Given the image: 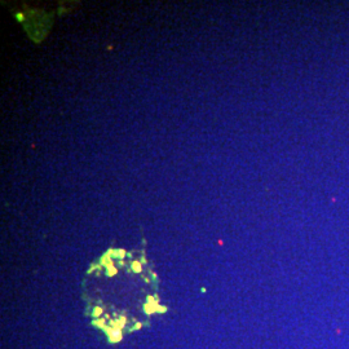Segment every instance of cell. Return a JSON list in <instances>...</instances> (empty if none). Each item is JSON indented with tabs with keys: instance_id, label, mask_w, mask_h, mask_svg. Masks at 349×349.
Returning a JSON list of instances; mask_svg holds the SVG:
<instances>
[{
	"instance_id": "6da1fadb",
	"label": "cell",
	"mask_w": 349,
	"mask_h": 349,
	"mask_svg": "<svg viewBox=\"0 0 349 349\" xmlns=\"http://www.w3.org/2000/svg\"><path fill=\"white\" fill-rule=\"evenodd\" d=\"M125 322H127V318H125L124 316H122V317H119V319H111L110 326L114 330H122L125 326Z\"/></svg>"
},
{
	"instance_id": "7a4b0ae2",
	"label": "cell",
	"mask_w": 349,
	"mask_h": 349,
	"mask_svg": "<svg viewBox=\"0 0 349 349\" xmlns=\"http://www.w3.org/2000/svg\"><path fill=\"white\" fill-rule=\"evenodd\" d=\"M109 337V341L110 343H119L120 340H122V337H123V334H122V330H114V332L110 335V336H108Z\"/></svg>"
},
{
	"instance_id": "3957f363",
	"label": "cell",
	"mask_w": 349,
	"mask_h": 349,
	"mask_svg": "<svg viewBox=\"0 0 349 349\" xmlns=\"http://www.w3.org/2000/svg\"><path fill=\"white\" fill-rule=\"evenodd\" d=\"M157 305L158 304H151V303H146L144 305V312L146 314H153V313H157Z\"/></svg>"
},
{
	"instance_id": "277c9868",
	"label": "cell",
	"mask_w": 349,
	"mask_h": 349,
	"mask_svg": "<svg viewBox=\"0 0 349 349\" xmlns=\"http://www.w3.org/2000/svg\"><path fill=\"white\" fill-rule=\"evenodd\" d=\"M125 255H127V252H125L124 250H122V248H119V250H113V255H111V257L123 260V259L125 257Z\"/></svg>"
},
{
	"instance_id": "5b68a950",
	"label": "cell",
	"mask_w": 349,
	"mask_h": 349,
	"mask_svg": "<svg viewBox=\"0 0 349 349\" xmlns=\"http://www.w3.org/2000/svg\"><path fill=\"white\" fill-rule=\"evenodd\" d=\"M92 325L102 330V328L106 326V321H105V318H94L93 321H92Z\"/></svg>"
},
{
	"instance_id": "8992f818",
	"label": "cell",
	"mask_w": 349,
	"mask_h": 349,
	"mask_svg": "<svg viewBox=\"0 0 349 349\" xmlns=\"http://www.w3.org/2000/svg\"><path fill=\"white\" fill-rule=\"evenodd\" d=\"M131 269H132V271H134V273H141V270H142L141 261H133L132 265H131Z\"/></svg>"
},
{
	"instance_id": "52a82bcc",
	"label": "cell",
	"mask_w": 349,
	"mask_h": 349,
	"mask_svg": "<svg viewBox=\"0 0 349 349\" xmlns=\"http://www.w3.org/2000/svg\"><path fill=\"white\" fill-rule=\"evenodd\" d=\"M102 312H104V309H102L101 306H96V308L93 309V313H92V316H93L94 318H100V316L102 314Z\"/></svg>"
},
{
	"instance_id": "ba28073f",
	"label": "cell",
	"mask_w": 349,
	"mask_h": 349,
	"mask_svg": "<svg viewBox=\"0 0 349 349\" xmlns=\"http://www.w3.org/2000/svg\"><path fill=\"white\" fill-rule=\"evenodd\" d=\"M116 273H118V269H116L115 266H111V268H109V269H106V276H108V277H113V276H115Z\"/></svg>"
},
{
	"instance_id": "9c48e42d",
	"label": "cell",
	"mask_w": 349,
	"mask_h": 349,
	"mask_svg": "<svg viewBox=\"0 0 349 349\" xmlns=\"http://www.w3.org/2000/svg\"><path fill=\"white\" fill-rule=\"evenodd\" d=\"M102 330H104V332H105L106 335H108V336H110V335H111V334L114 332V328H113L111 326H108V325H106V326H105V327H104Z\"/></svg>"
},
{
	"instance_id": "30bf717a",
	"label": "cell",
	"mask_w": 349,
	"mask_h": 349,
	"mask_svg": "<svg viewBox=\"0 0 349 349\" xmlns=\"http://www.w3.org/2000/svg\"><path fill=\"white\" fill-rule=\"evenodd\" d=\"M167 306L166 305H160V304H158L157 305V313H166L167 312Z\"/></svg>"
},
{
	"instance_id": "8fae6325",
	"label": "cell",
	"mask_w": 349,
	"mask_h": 349,
	"mask_svg": "<svg viewBox=\"0 0 349 349\" xmlns=\"http://www.w3.org/2000/svg\"><path fill=\"white\" fill-rule=\"evenodd\" d=\"M101 266H102L101 264H99V265H97V264H93V265H92V266H91V268L88 269V273H92V271H93L94 269H100Z\"/></svg>"
},
{
	"instance_id": "7c38bea8",
	"label": "cell",
	"mask_w": 349,
	"mask_h": 349,
	"mask_svg": "<svg viewBox=\"0 0 349 349\" xmlns=\"http://www.w3.org/2000/svg\"><path fill=\"white\" fill-rule=\"evenodd\" d=\"M16 18L18 19L19 22H23V21H25V16H23L22 13H17V14H16Z\"/></svg>"
},
{
	"instance_id": "4fadbf2b",
	"label": "cell",
	"mask_w": 349,
	"mask_h": 349,
	"mask_svg": "<svg viewBox=\"0 0 349 349\" xmlns=\"http://www.w3.org/2000/svg\"><path fill=\"white\" fill-rule=\"evenodd\" d=\"M141 327H142V323L137 322V323H136V325H134V326H133V327H132V328L129 330V331H134V330H140Z\"/></svg>"
},
{
	"instance_id": "5bb4252c",
	"label": "cell",
	"mask_w": 349,
	"mask_h": 349,
	"mask_svg": "<svg viewBox=\"0 0 349 349\" xmlns=\"http://www.w3.org/2000/svg\"><path fill=\"white\" fill-rule=\"evenodd\" d=\"M142 263H146V259H145V256H142V259H141V264Z\"/></svg>"
}]
</instances>
